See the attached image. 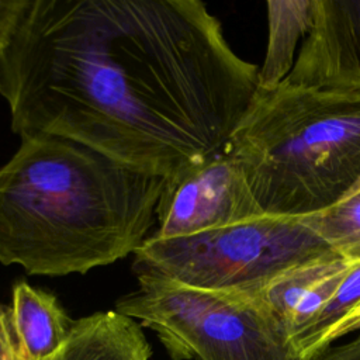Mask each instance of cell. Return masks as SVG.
<instances>
[{
    "instance_id": "1",
    "label": "cell",
    "mask_w": 360,
    "mask_h": 360,
    "mask_svg": "<svg viewBox=\"0 0 360 360\" xmlns=\"http://www.w3.org/2000/svg\"><path fill=\"white\" fill-rule=\"evenodd\" d=\"M257 90L198 0H27L0 48L15 134L165 179L222 152Z\"/></svg>"
},
{
    "instance_id": "2",
    "label": "cell",
    "mask_w": 360,
    "mask_h": 360,
    "mask_svg": "<svg viewBox=\"0 0 360 360\" xmlns=\"http://www.w3.org/2000/svg\"><path fill=\"white\" fill-rule=\"evenodd\" d=\"M165 180L66 138L22 135L0 167V263L66 276L135 255Z\"/></svg>"
},
{
    "instance_id": "3",
    "label": "cell",
    "mask_w": 360,
    "mask_h": 360,
    "mask_svg": "<svg viewBox=\"0 0 360 360\" xmlns=\"http://www.w3.org/2000/svg\"><path fill=\"white\" fill-rule=\"evenodd\" d=\"M224 152L267 215L305 217L360 180V93L283 80L257 90Z\"/></svg>"
},
{
    "instance_id": "4",
    "label": "cell",
    "mask_w": 360,
    "mask_h": 360,
    "mask_svg": "<svg viewBox=\"0 0 360 360\" xmlns=\"http://www.w3.org/2000/svg\"><path fill=\"white\" fill-rule=\"evenodd\" d=\"M117 311L156 332L173 360H304L292 335L259 294L194 288L136 274Z\"/></svg>"
},
{
    "instance_id": "5",
    "label": "cell",
    "mask_w": 360,
    "mask_h": 360,
    "mask_svg": "<svg viewBox=\"0 0 360 360\" xmlns=\"http://www.w3.org/2000/svg\"><path fill=\"white\" fill-rule=\"evenodd\" d=\"M329 255L301 217L264 214L190 236L149 235L132 269L194 288L257 294L283 273Z\"/></svg>"
},
{
    "instance_id": "6",
    "label": "cell",
    "mask_w": 360,
    "mask_h": 360,
    "mask_svg": "<svg viewBox=\"0 0 360 360\" xmlns=\"http://www.w3.org/2000/svg\"><path fill=\"white\" fill-rule=\"evenodd\" d=\"M263 215L240 165L222 150L165 180L152 235L190 236Z\"/></svg>"
},
{
    "instance_id": "7",
    "label": "cell",
    "mask_w": 360,
    "mask_h": 360,
    "mask_svg": "<svg viewBox=\"0 0 360 360\" xmlns=\"http://www.w3.org/2000/svg\"><path fill=\"white\" fill-rule=\"evenodd\" d=\"M288 84L360 93V0H312Z\"/></svg>"
},
{
    "instance_id": "8",
    "label": "cell",
    "mask_w": 360,
    "mask_h": 360,
    "mask_svg": "<svg viewBox=\"0 0 360 360\" xmlns=\"http://www.w3.org/2000/svg\"><path fill=\"white\" fill-rule=\"evenodd\" d=\"M353 264L329 255L283 273L257 294L295 340L312 325Z\"/></svg>"
},
{
    "instance_id": "9",
    "label": "cell",
    "mask_w": 360,
    "mask_h": 360,
    "mask_svg": "<svg viewBox=\"0 0 360 360\" xmlns=\"http://www.w3.org/2000/svg\"><path fill=\"white\" fill-rule=\"evenodd\" d=\"M10 314L17 360H49L63 346L75 322L55 295L25 281L13 287Z\"/></svg>"
},
{
    "instance_id": "10",
    "label": "cell",
    "mask_w": 360,
    "mask_h": 360,
    "mask_svg": "<svg viewBox=\"0 0 360 360\" xmlns=\"http://www.w3.org/2000/svg\"><path fill=\"white\" fill-rule=\"evenodd\" d=\"M150 356L141 325L115 309L75 321L66 342L49 360H149Z\"/></svg>"
},
{
    "instance_id": "11",
    "label": "cell",
    "mask_w": 360,
    "mask_h": 360,
    "mask_svg": "<svg viewBox=\"0 0 360 360\" xmlns=\"http://www.w3.org/2000/svg\"><path fill=\"white\" fill-rule=\"evenodd\" d=\"M269 39L264 62L259 69V89L271 90L291 72L295 48L305 38L312 15V0H269Z\"/></svg>"
},
{
    "instance_id": "12",
    "label": "cell",
    "mask_w": 360,
    "mask_h": 360,
    "mask_svg": "<svg viewBox=\"0 0 360 360\" xmlns=\"http://www.w3.org/2000/svg\"><path fill=\"white\" fill-rule=\"evenodd\" d=\"M301 218L336 256L360 262V180L330 207Z\"/></svg>"
},
{
    "instance_id": "13",
    "label": "cell",
    "mask_w": 360,
    "mask_h": 360,
    "mask_svg": "<svg viewBox=\"0 0 360 360\" xmlns=\"http://www.w3.org/2000/svg\"><path fill=\"white\" fill-rule=\"evenodd\" d=\"M25 4L27 0L0 1V48L8 42Z\"/></svg>"
},
{
    "instance_id": "14",
    "label": "cell",
    "mask_w": 360,
    "mask_h": 360,
    "mask_svg": "<svg viewBox=\"0 0 360 360\" xmlns=\"http://www.w3.org/2000/svg\"><path fill=\"white\" fill-rule=\"evenodd\" d=\"M311 360H360V333L342 345H330Z\"/></svg>"
},
{
    "instance_id": "15",
    "label": "cell",
    "mask_w": 360,
    "mask_h": 360,
    "mask_svg": "<svg viewBox=\"0 0 360 360\" xmlns=\"http://www.w3.org/2000/svg\"><path fill=\"white\" fill-rule=\"evenodd\" d=\"M0 360H17L10 308L0 305Z\"/></svg>"
},
{
    "instance_id": "16",
    "label": "cell",
    "mask_w": 360,
    "mask_h": 360,
    "mask_svg": "<svg viewBox=\"0 0 360 360\" xmlns=\"http://www.w3.org/2000/svg\"><path fill=\"white\" fill-rule=\"evenodd\" d=\"M357 330H360V302L332 328L325 339V349L333 345V342H336L339 338Z\"/></svg>"
}]
</instances>
